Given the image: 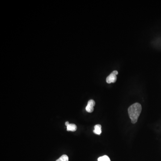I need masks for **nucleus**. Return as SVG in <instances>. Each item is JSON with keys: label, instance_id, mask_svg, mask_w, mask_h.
<instances>
[{"label": "nucleus", "instance_id": "8", "mask_svg": "<svg viewBox=\"0 0 161 161\" xmlns=\"http://www.w3.org/2000/svg\"><path fill=\"white\" fill-rule=\"evenodd\" d=\"M65 125H66V126H68V125H69V122H66L65 123Z\"/></svg>", "mask_w": 161, "mask_h": 161}, {"label": "nucleus", "instance_id": "4", "mask_svg": "<svg viewBox=\"0 0 161 161\" xmlns=\"http://www.w3.org/2000/svg\"><path fill=\"white\" fill-rule=\"evenodd\" d=\"M101 125L100 124H97L94 126V129L93 131L94 133L97 135H100L102 133L101 131Z\"/></svg>", "mask_w": 161, "mask_h": 161}, {"label": "nucleus", "instance_id": "2", "mask_svg": "<svg viewBox=\"0 0 161 161\" xmlns=\"http://www.w3.org/2000/svg\"><path fill=\"white\" fill-rule=\"evenodd\" d=\"M118 74V72L117 70H115L111 73L110 75H109L106 79V81L108 83H114L116 82L117 80V75Z\"/></svg>", "mask_w": 161, "mask_h": 161}, {"label": "nucleus", "instance_id": "7", "mask_svg": "<svg viewBox=\"0 0 161 161\" xmlns=\"http://www.w3.org/2000/svg\"><path fill=\"white\" fill-rule=\"evenodd\" d=\"M56 161H69V157L66 155H63Z\"/></svg>", "mask_w": 161, "mask_h": 161}, {"label": "nucleus", "instance_id": "6", "mask_svg": "<svg viewBox=\"0 0 161 161\" xmlns=\"http://www.w3.org/2000/svg\"><path fill=\"white\" fill-rule=\"evenodd\" d=\"M98 161H111L110 158L107 155L100 157L98 159Z\"/></svg>", "mask_w": 161, "mask_h": 161}, {"label": "nucleus", "instance_id": "1", "mask_svg": "<svg viewBox=\"0 0 161 161\" xmlns=\"http://www.w3.org/2000/svg\"><path fill=\"white\" fill-rule=\"evenodd\" d=\"M142 110V106L139 103H135L129 107L128 109V115L132 123L135 124L137 121L138 119L141 114Z\"/></svg>", "mask_w": 161, "mask_h": 161}, {"label": "nucleus", "instance_id": "3", "mask_svg": "<svg viewBox=\"0 0 161 161\" xmlns=\"http://www.w3.org/2000/svg\"><path fill=\"white\" fill-rule=\"evenodd\" d=\"M95 103L94 100H92V99L89 100L88 102L87 105L85 108L86 111L88 112H92L94 111V107L95 106Z\"/></svg>", "mask_w": 161, "mask_h": 161}, {"label": "nucleus", "instance_id": "5", "mask_svg": "<svg viewBox=\"0 0 161 161\" xmlns=\"http://www.w3.org/2000/svg\"><path fill=\"white\" fill-rule=\"evenodd\" d=\"M77 129V126L73 124H69L67 127V130L68 131L74 132V131H76Z\"/></svg>", "mask_w": 161, "mask_h": 161}]
</instances>
